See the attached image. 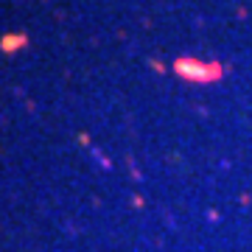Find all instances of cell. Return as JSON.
I'll return each mask as SVG.
<instances>
[{"label":"cell","mask_w":252,"mask_h":252,"mask_svg":"<svg viewBox=\"0 0 252 252\" xmlns=\"http://www.w3.org/2000/svg\"><path fill=\"white\" fill-rule=\"evenodd\" d=\"M177 73L185 76V79H196V81H207V79H216L219 70H207V64H199L193 59H180L177 62Z\"/></svg>","instance_id":"obj_1"},{"label":"cell","mask_w":252,"mask_h":252,"mask_svg":"<svg viewBox=\"0 0 252 252\" xmlns=\"http://www.w3.org/2000/svg\"><path fill=\"white\" fill-rule=\"evenodd\" d=\"M26 42V36H6L3 39V51H14L17 45H23Z\"/></svg>","instance_id":"obj_2"}]
</instances>
